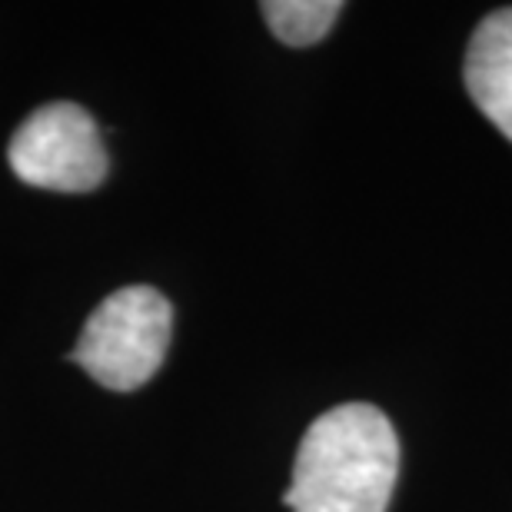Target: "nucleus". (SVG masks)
<instances>
[{
  "label": "nucleus",
  "mask_w": 512,
  "mask_h": 512,
  "mask_svg": "<svg viewBox=\"0 0 512 512\" xmlns=\"http://www.w3.org/2000/svg\"><path fill=\"white\" fill-rule=\"evenodd\" d=\"M399 479V439L383 409L346 403L306 429L283 506L293 512H386Z\"/></svg>",
  "instance_id": "obj_1"
},
{
  "label": "nucleus",
  "mask_w": 512,
  "mask_h": 512,
  "mask_svg": "<svg viewBox=\"0 0 512 512\" xmlns=\"http://www.w3.org/2000/svg\"><path fill=\"white\" fill-rule=\"evenodd\" d=\"M173 330V306L153 286H124L90 313L70 353L100 386L133 393L163 366Z\"/></svg>",
  "instance_id": "obj_2"
},
{
  "label": "nucleus",
  "mask_w": 512,
  "mask_h": 512,
  "mask_svg": "<svg viewBox=\"0 0 512 512\" xmlns=\"http://www.w3.org/2000/svg\"><path fill=\"white\" fill-rule=\"evenodd\" d=\"M20 183L57 193H90L107 180V147L97 120L80 104H47L34 110L7 147Z\"/></svg>",
  "instance_id": "obj_3"
},
{
  "label": "nucleus",
  "mask_w": 512,
  "mask_h": 512,
  "mask_svg": "<svg viewBox=\"0 0 512 512\" xmlns=\"http://www.w3.org/2000/svg\"><path fill=\"white\" fill-rule=\"evenodd\" d=\"M463 80L483 117L512 140V7L493 10L473 30Z\"/></svg>",
  "instance_id": "obj_4"
},
{
  "label": "nucleus",
  "mask_w": 512,
  "mask_h": 512,
  "mask_svg": "<svg viewBox=\"0 0 512 512\" xmlns=\"http://www.w3.org/2000/svg\"><path fill=\"white\" fill-rule=\"evenodd\" d=\"M276 40L286 47H313L330 34L343 14L340 0H266L260 7Z\"/></svg>",
  "instance_id": "obj_5"
}]
</instances>
